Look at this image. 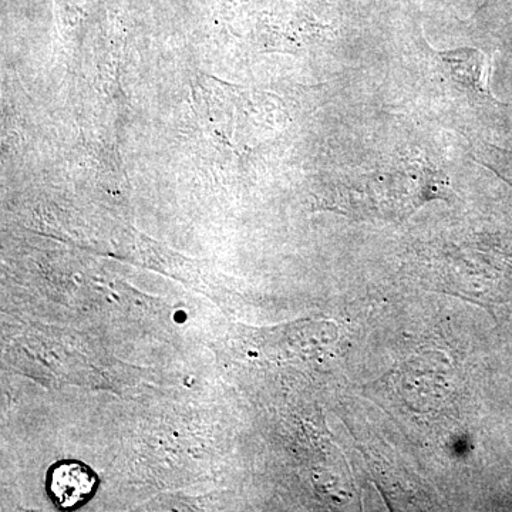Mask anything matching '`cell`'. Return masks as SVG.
Here are the masks:
<instances>
[{
  "label": "cell",
  "instance_id": "1",
  "mask_svg": "<svg viewBox=\"0 0 512 512\" xmlns=\"http://www.w3.org/2000/svg\"><path fill=\"white\" fill-rule=\"evenodd\" d=\"M99 485L96 473L80 461H60L50 467L46 491L59 510L70 511L89 501Z\"/></svg>",
  "mask_w": 512,
  "mask_h": 512
},
{
  "label": "cell",
  "instance_id": "2",
  "mask_svg": "<svg viewBox=\"0 0 512 512\" xmlns=\"http://www.w3.org/2000/svg\"><path fill=\"white\" fill-rule=\"evenodd\" d=\"M441 62L446 64L453 82L460 84L461 89L478 97L493 100L490 92V60L484 53L471 47L439 52Z\"/></svg>",
  "mask_w": 512,
  "mask_h": 512
}]
</instances>
